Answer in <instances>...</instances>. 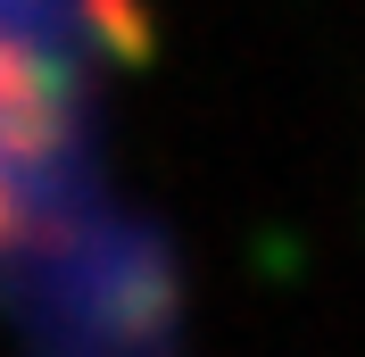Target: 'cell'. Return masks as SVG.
Masks as SVG:
<instances>
[{
	"mask_svg": "<svg viewBox=\"0 0 365 357\" xmlns=\"http://www.w3.org/2000/svg\"><path fill=\"white\" fill-rule=\"evenodd\" d=\"M91 84V0H0V258L34 249L67 191Z\"/></svg>",
	"mask_w": 365,
	"mask_h": 357,
	"instance_id": "cell-1",
	"label": "cell"
}]
</instances>
